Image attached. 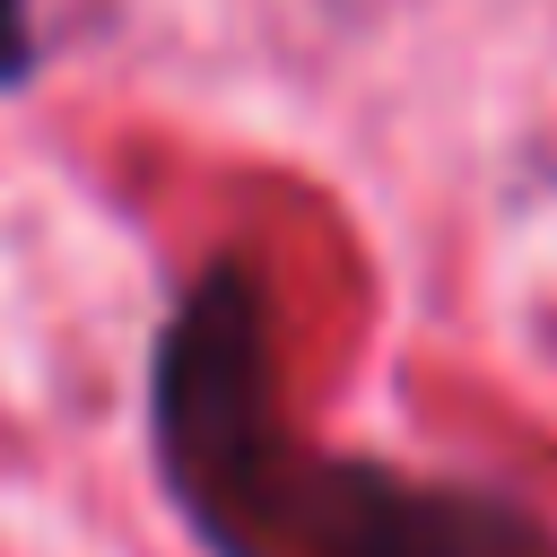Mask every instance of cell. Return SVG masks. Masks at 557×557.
Returning <instances> with one entry per match:
<instances>
[{"label":"cell","mask_w":557,"mask_h":557,"mask_svg":"<svg viewBox=\"0 0 557 557\" xmlns=\"http://www.w3.org/2000/svg\"><path fill=\"white\" fill-rule=\"evenodd\" d=\"M35 70V0H0V87H26Z\"/></svg>","instance_id":"2"},{"label":"cell","mask_w":557,"mask_h":557,"mask_svg":"<svg viewBox=\"0 0 557 557\" xmlns=\"http://www.w3.org/2000/svg\"><path fill=\"white\" fill-rule=\"evenodd\" d=\"M252 400H261L252 287L218 270L165 331L157 444L174 496L226 557H548V540L505 496L409 487L374 470H313V487H287V470L252 444Z\"/></svg>","instance_id":"1"}]
</instances>
